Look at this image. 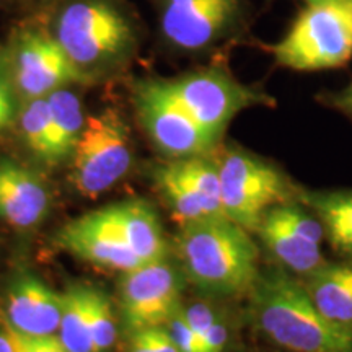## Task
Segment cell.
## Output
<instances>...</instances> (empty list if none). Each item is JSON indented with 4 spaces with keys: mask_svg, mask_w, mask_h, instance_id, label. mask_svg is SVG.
Returning a JSON list of instances; mask_svg holds the SVG:
<instances>
[{
    "mask_svg": "<svg viewBox=\"0 0 352 352\" xmlns=\"http://www.w3.org/2000/svg\"><path fill=\"white\" fill-rule=\"evenodd\" d=\"M176 245L189 280L209 296H236L252 289L256 280V245L246 228L230 219L183 223Z\"/></svg>",
    "mask_w": 352,
    "mask_h": 352,
    "instance_id": "6da1fadb",
    "label": "cell"
},
{
    "mask_svg": "<svg viewBox=\"0 0 352 352\" xmlns=\"http://www.w3.org/2000/svg\"><path fill=\"white\" fill-rule=\"evenodd\" d=\"M253 311L259 328L294 352H352V329L328 320L305 284L280 271L256 277Z\"/></svg>",
    "mask_w": 352,
    "mask_h": 352,
    "instance_id": "7a4b0ae2",
    "label": "cell"
},
{
    "mask_svg": "<svg viewBox=\"0 0 352 352\" xmlns=\"http://www.w3.org/2000/svg\"><path fill=\"white\" fill-rule=\"evenodd\" d=\"M54 36L88 77L129 59L139 39L134 20L113 0L70 2L59 12Z\"/></svg>",
    "mask_w": 352,
    "mask_h": 352,
    "instance_id": "3957f363",
    "label": "cell"
},
{
    "mask_svg": "<svg viewBox=\"0 0 352 352\" xmlns=\"http://www.w3.org/2000/svg\"><path fill=\"white\" fill-rule=\"evenodd\" d=\"M267 51L279 67L297 72L344 67L352 59V0L303 3Z\"/></svg>",
    "mask_w": 352,
    "mask_h": 352,
    "instance_id": "277c9868",
    "label": "cell"
},
{
    "mask_svg": "<svg viewBox=\"0 0 352 352\" xmlns=\"http://www.w3.org/2000/svg\"><path fill=\"white\" fill-rule=\"evenodd\" d=\"M158 26L170 47L197 54L248 34L252 0H157Z\"/></svg>",
    "mask_w": 352,
    "mask_h": 352,
    "instance_id": "5b68a950",
    "label": "cell"
},
{
    "mask_svg": "<svg viewBox=\"0 0 352 352\" xmlns=\"http://www.w3.org/2000/svg\"><path fill=\"white\" fill-rule=\"evenodd\" d=\"M162 83L184 111L217 140L241 111L274 103L266 91L245 85L222 67L192 70L175 78H162Z\"/></svg>",
    "mask_w": 352,
    "mask_h": 352,
    "instance_id": "8992f818",
    "label": "cell"
},
{
    "mask_svg": "<svg viewBox=\"0 0 352 352\" xmlns=\"http://www.w3.org/2000/svg\"><path fill=\"white\" fill-rule=\"evenodd\" d=\"M70 182L85 197L103 195L132 164L129 127L114 108L90 114L70 155Z\"/></svg>",
    "mask_w": 352,
    "mask_h": 352,
    "instance_id": "52a82bcc",
    "label": "cell"
},
{
    "mask_svg": "<svg viewBox=\"0 0 352 352\" xmlns=\"http://www.w3.org/2000/svg\"><path fill=\"white\" fill-rule=\"evenodd\" d=\"M223 214L246 230H256L264 214L285 199V182L274 166L232 147L217 160Z\"/></svg>",
    "mask_w": 352,
    "mask_h": 352,
    "instance_id": "ba28073f",
    "label": "cell"
},
{
    "mask_svg": "<svg viewBox=\"0 0 352 352\" xmlns=\"http://www.w3.org/2000/svg\"><path fill=\"white\" fill-rule=\"evenodd\" d=\"M134 104L148 138L166 155H206L219 144L166 91L162 78L140 80L134 88Z\"/></svg>",
    "mask_w": 352,
    "mask_h": 352,
    "instance_id": "9c48e42d",
    "label": "cell"
},
{
    "mask_svg": "<svg viewBox=\"0 0 352 352\" xmlns=\"http://www.w3.org/2000/svg\"><path fill=\"white\" fill-rule=\"evenodd\" d=\"M179 305V279L164 259L122 272L121 315L129 334L165 327Z\"/></svg>",
    "mask_w": 352,
    "mask_h": 352,
    "instance_id": "30bf717a",
    "label": "cell"
},
{
    "mask_svg": "<svg viewBox=\"0 0 352 352\" xmlns=\"http://www.w3.org/2000/svg\"><path fill=\"white\" fill-rule=\"evenodd\" d=\"M13 78L20 94L32 100L72 83L87 82L90 77L72 63L54 34L26 30L16 39L13 51Z\"/></svg>",
    "mask_w": 352,
    "mask_h": 352,
    "instance_id": "8fae6325",
    "label": "cell"
},
{
    "mask_svg": "<svg viewBox=\"0 0 352 352\" xmlns=\"http://www.w3.org/2000/svg\"><path fill=\"white\" fill-rule=\"evenodd\" d=\"M56 243L64 252L107 270L126 272L145 264L100 209L64 226L57 232Z\"/></svg>",
    "mask_w": 352,
    "mask_h": 352,
    "instance_id": "7c38bea8",
    "label": "cell"
},
{
    "mask_svg": "<svg viewBox=\"0 0 352 352\" xmlns=\"http://www.w3.org/2000/svg\"><path fill=\"white\" fill-rule=\"evenodd\" d=\"M64 308V294L47 287L36 276L13 280L6 298V324L30 336L57 334Z\"/></svg>",
    "mask_w": 352,
    "mask_h": 352,
    "instance_id": "4fadbf2b",
    "label": "cell"
},
{
    "mask_svg": "<svg viewBox=\"0 0 352 352\" xmlns=\"http://www.w3.org/2000/svg\"><path fill=\"white\" fill-rule=\"evenodd\" d=\"M50 192L33 171L10 158H0V219L30 228L46 217Z\"/></svg>",
    "mask_w": 352,
    "mask_h": 352,
    "instance_id": "5bb4252c",
    "label": "cell"
},
{
    "mask_svg": "<svg viewBox=\"0 0 352 352\" xmlns=\"http://www.w3.org/2000/svg\"><path fill=\"white\" fill-rule=\"evenodd\" d=\"M100 210L140 261L151 263L165 258V239L160 220L148 202L127 199Z\"/></svg>",
    "mask_w": 352,
    "mask_h": 352,
    "instance_id": "9a60e30c",
    "label": "cell"
},
{
    "mask_svg": "<svg viewBox=\"0 0 352 352\" xmlns=\"http://www.w3.org/2000/svg\"><path fill=\"white\" fill-rule=\"evenodd\" d=\"M258 230L270 252L296 274L308 276L324 264L320 245L289 227L274 208L264 214Z\"/></svg>",
    "mask_w": 352,
    "mask_h": 352,
    "instance_id": "2e32d148",
    "label": "cell"
},
{
    "mask_svg": "<svg viewBox=\"0 0 352 352\" xmlns=\"http://www.w3.org/2000/svg\"><path fill=\"white\" fill-rule=\"evenodd\" d=\"M305 287L328 320L352 329V266L323 264L308 274Z\"/></svg>",
    "mask_w": 352,
    "mask_h": 352,
    "instance_id": "e0dca14e",
    "label": "cell"
},
{
    "mask_svg": "<svg viewBox=\"0 0 352 352\" xmlns=\"http://www.w3.org/2000/svg\"><path fill=\"white\" fill-rule=\"evenodd\" d=\"M46 98L51 109L50 153L46 164L57 165L72 155L83 129L85 116L82 111L80 98L67 87L52 91Z\"/></svg>",
    "mask_w": 352,
    "mask_h": 352,
    "instance_id": "ac0fdd59",
    "label": "cell"
},
{
    "mask_svg": "<svg viewBox=\"0 0 352 352\" xmlns=\"http://www.w3.org/2000/svg\"><path fill=\"white\" fill-rule=\"evenodd\" d=\"M88 285H74L64 292V308L57 338L69 352H94L88 321Z\"/></svg>",
    "mask_w": 352,
    "mask_h": 352,
    "instance_id": "d6986e66",
    "label": "cell"
},
{
    "mask_svg": "<svg viewBox=\"0 0 352 352\" xmlns=\"http://www.w3.org/2000/svg\"><path fill=\"white\" fill-rule=\"evenodd\" d=\"M175 170L196 192L209 217H226L220 195V176L217 162L209 160L206 155L176 158Z\"/></svg>",
    "mask_w": 352,
    "mask_h": 352,
    "instance_id": "ffe728a7",
    "label": "cell"
},
{
    "mask_svg": "<svg viewBox=\"0 0 352 352\" xmlns=\"http://www.w3.org/2000/svg\"><path fill=\"white\" fill-rule=\"evenodd\" d=\"M305 201L318 214L331 243L352 253V192L310 195Z\"/></svg>",
    "mask_w": 352,
    "mask_h": 352,
    "instance_id": "44dd1931",
    "label": "cell"
},
{
    "mask_svg": "<svg viewBox=\"0 0 352 352\" xmlns=\"http://www.w3.org/2000/svg\"><path fill=\"white\" fill-rule=\"evenodd\" d=\"M157 182L182 226L188 222H195V220L209 219L199 197L189 188V184L182 178V175L175 170L173 164L157 171Z\"/></svg>",
    "mask_w": 352,
    "mask_h": 352,
    "instance_id": "7402d4cb",
    "label": "cell"
},
{
    "mask_svg": "<svg viewBox=\"0 0 352 352\" xmlns=\"http://www.w3.org/2000/svg\"><path fill=\"white\" fill-rule=\"evenodd\" d=\"M20 129L26 147L34 157L47 162L51 135V109L46 96L28 100L20 114Z\"/></svg>",
    "mask_w": 352,
    "mask_h": 352,
    "instance_id": "603a6c76",
    "label": "cell"
},
{
    "mask_svg": "<svg viewBox=\"0 0 352 352\" xmlns=\"http://www.w3.org/2000/svg\"><path fill=\"white\" fill-rule=\"evenodd\" d=\"M88 321L94 352H108L116 341V321L111 300L103 292L90 287L88 292Z\"/></svg>",
    "mask_w": 352,
    "mask_h": 352,
    "instance_id": "cb8c5ba5",
    "label": "cell"
},
{
    "mask_svg": "<svg viewBox=\"0 0 352 352\" xmlns=\"http://www.w3.org/2000/svg\"><path fill=\"white\" fill-rule=\"evenodd\" d=\"M131 352H179L165 327L140 329L131 334Z\"/></svg>",
    "mask_w": 352,
    "mask_h": 352,
    "instance_id": "d4e9b609",
    "label": "cell"
},
{
    "mask_svg": "<svg viewBox=\"0 0 352 352\" xmlns=\"http://www.w3.org/2000/svg\"><path fill=\"white\" fill-rule=\"evenodd\" d=\"M3 327H6L8 336H10L13 351L15 352H69L59 338H57V334H51V336H30V334L15 331L8 324H3Z\"/></svg>",
    "mask_w": 352,
    "mask_h": 352,
    "instance_id": "484cf974",
    "label": "cell"
},
{
    "mask_svg": "<svg viewBox=\"0 0 352 352\" xmlns=\"http://www.w3.org/2000/svg\"><path fill=\"white\" fill-rule=\"evenodd\" d=\"M165 328L166 331L170 333L171 340H173L179 352H202L201 340L197 338V334L192 331V328L189 327V323L183 315L182 307H179L178 310H176V314L166 321Z\"/></svg>",
    "mask_w": 352,
    "mask_h": 352,
    "instance_id": "4316f807",
    "label": "cell"
},
{
    "mask_svg": "<svg viewBox=\"0 0 352 352\" xmlns=\"http://www.w3.org/2000/svg\"><path fill=\"white\" fill-rule=\"evenodd\" d=\"M321 101L329 108H334L352 120V82L336 91H328L321 96Z\"/></svg>",
    "mask_w": 352,
    "mask_h": 352,
    "instance_id": "83f0119b",
    "label": "cell"
},
{
    "mask_svg": "<svg viewBox=\"0 0 352 352\" xmlns=\"http://www.w3.org/2000/svg\"><path fill=\"white\" fill-rule=\"evenodd\" d=\"M227 340L228 333L226 324L217 318L202 338V352H223L227 346Z\"/></svg>",
    "mask_w": 352,
    "mask_h": 352,
    "instance_id": "f1b7e54d",
    "label": "cell"
},
{
    "mask_svg": "<svg viewBox=\"0 0 352 352\" xmlns=\"http://www.w3.org/2000/svg\"><path fill=\"white\" fill-rule=\"evenodd\" d=\"M0 104H15L13 103V90L10 82L0 76Z\"/></svg>",
    "mask_w": 352,
    "mask_h": 352,
    "instance_id": "f546056e",
    "label": "cell"
},
{
    "mask_svg": "<svg viewBox=\"0 0 352 352\" xmlns=\"http://www.w3.org/2000/svg\"><path fill=\"white\" fill-rule=\"evenodd\" d=\"M0 352H15L6 327H3V329H0Z\"/></svg>",
    "mask_w": 352,
    "mask_h": 352,
    "instance_id": "4dcf8cb0",
    "label": "cell"
},
{
    "mask_svg": "<svg viewBox=\"0 0 352 352\" xmlns=\"http://www.w3.org/2000/svg\"><path fill=\"white\" fill-rule=\"evenodd\" d=\"M13 113H15V109H0V132L7 129L8 124H10L13 120Z\"/></svg>",
    "mask_w": 352,
    "mask_h": 352,
    "instance_id": "1f68e13d",
    "label": "cell"
},
{
    "mask_svg": "<svg viewBox=\"0 0 352 352\" xmlns=\"http://www.w3.org/2000/svg\"><path fill=\"white\" fill-rule=\"evenodd\" d=\"M303 3H308V2H320V0H302Z\"/></svg>",
    "mask_w": 352,
    "mask_h": 352,
    "instance_id": "d6a6232c",
    "label": "cell"
}]
</instances>
